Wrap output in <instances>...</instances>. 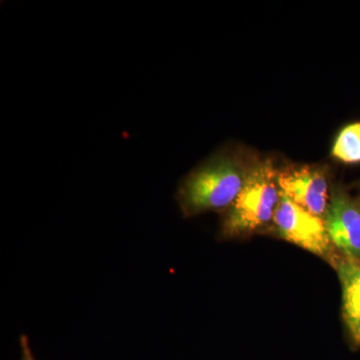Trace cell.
I'll list each match as a JSON object with an SVG mask.
<instances>
[{"instance_id":"obj_3","label":"cell","mask_w":360,"mask_h":360,"mask_svg":"<svg viewBox=\"0 0 360 360\" xmlns=\"http://www.w3.org/2000/svg\"><path fill=\"white\" fill-rule=\"evenodd\" d=\"M274 221L279 236L285 240L314 255H328L330 240L326 224L321 217L296 205L281 191Z\"/></svg>"},{"instance_id":"obj_7","label":"cell","mask_w":360,"mask_h":360,"mask_svg":"<svg viewBox=\"0 0 360 360\" xmlns=\"http://www.w3.org/2000/svg\"><path fill=\"white\" fill-rule=\"evenodd\" d=\"M333 155L345 163L360 162V122L352 123L341 130Z\"/></svg>"},{"instance_id":"obj_8","label":"cell","mask_w":360,"mask_h":360,"mask_svg":"<svg viewBox=\"0 0 360 360\" xmlns=\"http://www.w3.org/2000/svg\"><path fill=\"white\" fill-rule=\"evenodd\" d=\"M21 360H35L33 356L32 348L30 345V340L27 336L22 335L20 338Z\"/></svg>"},{"instance_id":"obj_6","label":"cell","mask_w":360,"mask_h":360,"mask_svg":"<svg viewBox=\"0 0 360 360\" xmlns=\"http://www.w3.org/2000/svg\"><path fill=\"white\" fill-rule=\"evenodd\" d=\"M338 274L342 285L343 317L350 336L360 347V262H340Z\"/></svg>"},{"instance_id":"obj_4","label":"cell","mask_w":360,"mask_h":360,"mask_svg":"<svg viewBox=\"0 0 360 360\" xmlns=\"http://www.w3.org/2000/svg\"><path fill=\"white\" fill-rule=\"evenodd\" d=\"M281 191L293 202L321 217L328 207V184L317 168L291 167L278 174Z\"/></svg>"},{"instance_id":"obj_1","label":"cell","mask_w":360,"mask_h":360,"mask_svg":"<svg viewBox=\"0 0 360 360\" xmlns=\"http://www.w3.org/2000/svg\"><path fill=\"white\" fill-rule=\"evenodd\" d=\"M246 175L238 161L227 155L213 156L191 172L177 193L186 217L231 206L245 186Z\"/></svg>"},{"instance_id":"obj_2","label":"cell","mask_w":360,"mask_h":360,"mask_svg":"<svg viewBox=\"0 0 360 360\" xmlns=\"http://www.w3.org/2000/svg\"><path fill=\"white\" fill-rule=\"evenodd\" d=\"M278 174L270 161L260 163L246 175L245 186L224 221V236L255 231L274 220L281 201Z\"/></svg>"},{"instance_id":"obj_5","label":"cell","mask_w":360,"mask_h":360,"mask_svg":"<svg viewBox=\"0 0 360 360\" xmlns=\"http://www.w3.org/2000/svg\"><path fill=\"white\" fill-rule=\"evenodd\" d=\"M329 240L348 260L360 262V210L345 193L333 195L326 212Z\"/></svg>"}]
</instances>
